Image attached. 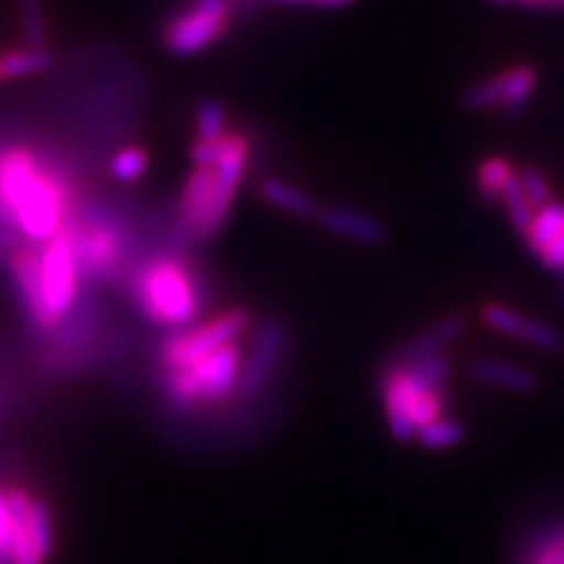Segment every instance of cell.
Returning <instances> with one entry per match:
<instances>
[{
  "label": "cell",
  "instance_id": "4316f807",
  "mask_svg": "<svg viewBox=\"0 0 564 564\" xmlns=\"http://www.w3.org/2000/svg\"><path fill=\"white\" fill-rule=\"evenodd\" d=\"M280 3H308V0H280Z\"/></svg>",
  "mask_w": 564,
  "mask_h": 564
},
{
  "label": "cell",
  "instance_id": "ac0fdd59",
  "mask_svg": "<svg viewBox=\"0 0 564 564\" xmlns=\"http://www.w3.org/2000/svg\"><path fill=\"white\" fill-rule=\"evenodd\" d=\"M518 172L513 167V163L506 161L501 155H491L485 158L478 167V174H475V184H478V191L482 193V198L487 200H499L501 191L506 188V184L513 180Z\"/></svg>",
  "mask_w": 564,
  "mask_h": 564
},
{
  "label": "cell",
  "instance_id": "8992f818",
  "mask_svg": "<svg viewBox=\"0 0 564 564\" xmlns=\"http://www.w3.org/2000/svg\"><path fill=\"white\" fill-rule=\"evenodd\" d=\"M41 285L52 323L59 325L78 294V257L70 240L68 221L41 247Z\"/></svg>",
  "mask_w": 564,
  "mask_h": 564
},
{
  "label": "cell",
  "instance_id": "9a60e30c",
  "mask_svg": "<svg viewBox=\"0 0 564 564\" xmlns=\"http://www.w3.org/2000/svg\"><path fill=\"white\" fill-rule=\"evenodd\" d=\"M470 375L475 381H480L485 386L503 388V391L513 393H532L536 388V377L529 372V369L494 358L475 360L470 365Z\"/></svg>",
  "mask_w": 564,
  "mask_h": 564
},
{
  "label": "cell",
  "instance_id": "9c48e42d",
  "mask_svg": "<svg viewBox=\"0 0 564 564\" xmlns=\"http://www.w3.org/2000/svg\"><path fill=\"white\" fill-rule=\"evenodd\" d=\"M10 278L33 329L41 334H50L52 329H57V325L52 323L43 299L39 245L14 247L10 252Z\"/></svg>",
  "mask_w": 564,
  "mask_h": 564
},
{
  "label": "cell",
  "instance_id": "d4e9b609",
  "mask_svg": "<svg viewBox=\"0 0 564 564\" xmlns=\"http://www.w3.org/2000/svg\"><path fill=\"white\" fill-rule=\"evenodd\" d=\"M539 261L551 271H564V226H562V231L557 234V238L551 242L549 250H545L539 257Z\"/></svg>",
  "mask_w": 564,
  "mask_h": 564
},
{
  "label": "cell",
  "instance_id": "484cf974",
  "mask_svg": "<svg viewBox=\"0 0 564 564\" xmlns=\"http://www.w3.org/2000/svg\"><path fill=\"white\" fill-rule=\"evenodd\" d=\"M308 3L315 8H325V10H339V8L352 6L356 0H308Z\"/></svg>",
  "mask_w": 564,
  "mask_h": 564
},
{
  "label": "cell",
  "instance_id": "5bb4252c",
  "mask_svg": "<svg viewBox=\"0 0 564 564\" xmlns=\"http://www.w3.org/2000/svg\"><path fill=\"white\" fill-rule=\"evenodd\" d=\"M466 327H468L466 313H449L426 332H421L412 344L404 346L400 352V360H421L431 356H443V350L462 337Z\"/></svg>",
  "mask_w": 564,
  "mask_h": 564
},
{
  "label": "cell",
  "instance_id": "ffe728a7",
  "mask_svg": "<svg viewBox=\"0 0 564 564\" xmlns=\"http://www.w3.org/2000/svg\"><path fill=\"white\" fill-rule=\"evenodd\" d=\"M149 170V153L144 147H122L109 163V172L116 182L120 184H132Z\"/></svg>",
  "mask_w": 564,
  "mask_h": 564
},
{
  "label": "cell",
  "instance_id": "2e32d148",
  "mask_svg": "<svg viewBox=\"0 0 564 564\" xmlns=\"http://www.w3.org/2000/svg\"><path fill=\"white\" fill-rule=\"evenodd\" d=\"M55 66V55L47 47L8 50L0 55V76L3 80H17L29 76H41Z\"/></svg>",
  "mask_w": 564,
  "mask_h": 564
},
{
  "label": "cell",
  "instance_id": "277c9868",
  "mask_svg": "<svg viewBox=\"0 0 564 564\" xmlns=\"http://www.w3.org/2000/svg\"><path fill=\"white\" fill-rule=\"evenodd\" d=\"M242 356L240 341H234L180 372H161L165 395L184 410L209 408L228 400L240 386Z\"/></svg>",
  "mask_w": 564,
  "mask_h": 564
},
{
  "label": "cell",
  "instance_id": "44dd1931",
  "mask_svg": "<svg viewBox=\"0 0 564 564\" xmlns=\"http://www.w3.org/2000/svg\"><path fill=\"white\" fill-rule=\"evenodd\" d=\"M499 200H501V205L506 207V215H508L510 224H513L516 231H518L520 236H524L529 224H532V217H534L536 209H534L532 203L527 200L524 191H522V186H520L518 174L506 184V188L501 191Z\"/></svg>",
  "mask_w": 564,
  "mask_h": 564
},
{
  "label": "cell",
  "instance_id": "83f0119b",
  "mask_svg": "<svg viewBox=\"0 0 564 564\" xmlns=\"http://www.w3.org/2000/svg\"><path fill=\"white\" fill-rule=\"evenodd\" d=\"M3 83H6V80H3V76H0V85H3Z\"/></svg>",
  "mask_w": 564,
  "mask_h": 564
},
{
  "label": "cell",
  "instance_id": "e0dca14e",
  "mask_svg": "<svg viewBox=\"0 0 564 564\" xmlns=\"http://www.w3.org/2000/svg\"><path fill=\"white\" fill-rule=\"evenodd\" d=\"M261 196L273 207L288 212V215H294V217H315L317 215V205L313 203V198L306 196L302 188H296L282 180L263 182Z\"/></svg>",
  "mask_w": 564,
  "mask_h": 564
},
{
  "label": "cell",
  "instance_id": "7402d4cb",
  "mask_svg": "<svg viewBox=\"0 0 564 564\" xmlns=\"http://www.w3.org/2000/svg\"><path fill=\"white\" fill-rule=\"evenodd\" d=\"M22 17V31L29 47H45L47 43V17L43 0H17Z\"/></svg>",
  "mask_w": 564,
  "mask_h": 564
},
{
  "label": "cell",
  "instance_id": "d6986e66",
  "mask_svg": "<svg viewBox=\"0 0 564 564\" xmlns=\"http://www.w3.org/2000/svg\"><path fill=\"white\" fill-rule=\"evenodd\" d=\"M419 443L426 449H452L458 447L466 440V429L464 423H458L456 419H443L429 423L426 429H421L416 433Z\"/></svg>",
  "mask_w": 564,
  "mask_h": 564
},
{
  "label": "cell",
  "instance_id": "4fadbf2b",
  "mask_svg": "<svg viewBox=\"0 0 564 564\" xmlns=\"http://www.w3.org/2000/svg\"><path fill=\"white\" fill-rule=\"evenodd\" d=\"M315 219L325 228V231H329L334 236H341L352 242L379 247L388 240L386 224L365 215V212H358V209L317 207Z\"/></svg>",
  "mask_w": 564,
  "mask_h": 564
},
{
  "label": "cell",
  "instance_id": "7a4b0ae2",
  "mask_svg": "<svg viewBox=\"0 0 564 564\" xmlns=\"http://www.w3.org/2000/svg\"><path fill=\"white\" fill-rule=\"evenodd\" d=\"M452 365L445 356L400 360L381 379V402L388 429L400 443L437 421L447 404Z\"/></svg>",
  "mask_w": 564,
  "mask_h": 564
},
{
  "label": "cell",
  "instance_id": "ba28073f",
  "mask_svg": "<svg viewBox=\"0 0 564 564\" xmlns=\"http://www.w3.org/2000/svg\"><path fill=\"white\" fill-rule=\"evenodd\" d=\"M80 273L97 280H113L122 267V242L113 226L87 219L68 224Z\"/></svg>",
  "mask_w": 564,
  "mask_h": 564
},
{
  "label": "cell",
  "instance_id": "603a6c76",
  "mask_svg": "<svg viewBox=\"0 0 564 564\" xmlns=\"http://www.w3.org/2000/svg\"><path fill=\"white\" fill-rule=\"evenodd\" d=\"M196 130L200 141H219L226 134V109L217 99H205L196 111Z\"/></svg>",
  "mask_w": 564,
  "mask_h": 564
},
{
  "label": "cell",
  "instance_id": "cb8c5ba5",
  "mask_svg": "<svg viewBox=\"0 0 564 564\" xmlns=\"http://www.w3.org/2000/svg\"><path fill=\"white\" fill-rule=\"evenodd\" d=\"M520 186L524 191L527 200L534 205V209L551 203V184L545 180V174L539 167H524L518 172Z\"/></svg>",
  "mask_w": 564,
  "mask_h": 564
},
{
  "label": "cell",
  "instance_id": "7c38bea8",
  "mask_svg": "<svg viewBox=\"0 0 564 564\" xmlns=\"http://www.w3.org/2000/svg\"><path fill=\"white\" fill-rule=\"evenodd\" d=\"M282 344H285V329H282L280 323L271 321L261 327L250 358H247L242 367L240 386H238L240 398H252L261 391L282 356Z\"/></svg>",
  "mask_w": 564,
  "mask_h": 564
},
{
  "label": "cell",
  "instance_id": "5b68a950",
  "mask_svg": "<svg viewBox=\"0 0 564 564\" xmlns=\"http://www.w3.org/2000/svg\"><path fill=\"white\" fill-rule=\"evenodd\" d=\"M247 325H250V313L234 308L191 327L188 332L176 334L158 350V367H161V372H180V369L196 365L215 350L240 341Z\"/></svg>",
  "mask_w": 564,
  "mask_h": 564
},
{
  "label": "cell",
  "instance_id": "8fae6325",
  "mask_svg": "<svg viewBox=\"0 0 564 564\" xmlns=\"http://www.w3.org/2000/svg\"><path fill=\"white\" fill-rule=\"evenodd\" d=\"M480 321L494 332L506 334V337H516L545 352H560L564 348L562 334L553 325L541 323L536 317H529L503 304H485L480 311Z\"/></svg>",
  "mask_w": 564,
  "mask_h": 564
},
{
  "label": "cell",
  "instance_id": "f1b7e54d",
  "mask_svg": "<svg viewBox=\"0 0 564 564\" xmlns=\"http://www.w3.org/2000/svg\"><path fill=\"white\" fill-rule=\"evenodd\" d=\"M557 3H562V0H555V6H557Z\"/></svg>",
  "mask_w": 564,
  "mask_h": 564
},
{
  "label": "cell",
  "instance_id": "30bf717a",
  "mask_svg": "<svg viewBox=\"0 0 564 564\" xmlns=\"http://www.w3.org/2000/svg\"><path fill=\"white\" fill-rule=\"evenodd\" d=\"M536 83L539 76L532 66H516L503 70L497 78L473 85L464 101L473 111L494 109V106H503V109L516 111L522 109L529 97L534 95Z\"/></svg>",
  "mask_w": 564,
  "mask_h": 564
},
{
  "label": "cell",
  "instance_id": "6da1fadb",
  "mask_svg": "<svg viewBox=\"0 0 564 564\" xmlns=\"http://www.w3.org/2000/svg\"><path fill=\"white\" fill-rule=\"evenodd\" d=\"M68 191L41 170L26 149L0 155V221L20 228L33 242H47L66 224Z\"/></svg>",
  "mask_w": 564,
  "mask_h": 564
},
{
  "label": "cell",
  "instance_id": "3957f363",
  "mask_svg": "<svg viewBox=\"0 0 564 564\" xmlns=\"http://www.w3.org/2000/svg\"><path fill=\"white\" fill-rule=\"evenodd\" d=\"M132 299L147 321L184 327L196 321L203 304L198 278L176 254L155 257L132 280Z\"/></svg>",
  "mask_w": 564,
  "mask_h": 564
},
{
  "label": "cell",
  "instance_id": "52a82bcc",
  "mask_svg": "<svg viewBox=\"0 0 564 564\" xmlns=\"http://www.w3.org/2000/svg\"><path fill=\"white\" fill-rule=\"evenodd\" d=\"M228 29L226 0H198L188 12L176 17L163 33V43L174 55L191 57L219 41Z\"/></svg>",
  "mask_w": 564,
  "mask_h": 564
}]
</instances>
